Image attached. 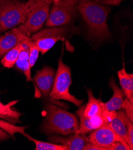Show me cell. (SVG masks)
<instances>
[{
  "mask_svg": "<svg viewBox=\"0 0 133 150\" xmlns=\"http://www.w3.org/2000/svg\"><path fill=\"white\" fill-rule=\"evenodd\" d=\"M77 11L82 17L88 37L96 42H102L112 37L107 24L111 8L99 0H77Z\"/></svg>",
  "mask_w": 133,
  "mask_h": 150,
  "instance_id": "obj_1",
  "label": "cell"
},
{
  "mask_svg": "<svg viewBox=\"0 0 133 150\" xmlns=\"http://www.w3.org/2000/svg\"><path fill=\"white\" fill-rule=\"evenodd\" d=\"M80 126L79 118L76 115L49 104L46 108V115L41 126V131L46 134L68 136L76 133Z\"/></svg>",
  "mask_w": 133,
  "mask_h": 150,
  "instance_id": "obj_2",
  "label": "cell"
},
{
  "mask_svg": "<svg viewBox=\"0 0 133 150\" xmlns=\"http://www.w3.org/2000/svg\"><path fill=\"white\" fill-rule=\"evenodd\" d=\"M32 1L0 0V33L23 24L26 21Z\"/></svg>",
  "mask_w": 133,
  "mask_h": 150,
  "instance_id": "obj_3",
  "label": "cell"
},
{
  "mask_svg": "<svg viewBox=\"0 0 133 150\" xmlns=\"http://www.w3.org/2000/svg\"><path fill=\"white\" fill-rule=\"evenodd\" d=\"M79 31L78 27L69 24L42 29L33 34L31 38L36 44L39 52L44 54L50 50L58 41L69 38L74 34H78Z\"/></svg>",
  "mask_w": 133,
  "mask_h": 150,
  "instance_id": "obj_4",
  "label": "cell"
},
{
  "mask_svg": "<svg viewBox=\"0 0 133 150\" xmlns=\"http://www.w3.org/2000/svg\"><path fill=\"white\" fill-rule=\"evenodd\" d=\"M72 83L70 69L63 63L62 57H61L58 61L57 70L49 94L50 98L54 100H67L80 107L84 100L77 99L70 93L69 87Z\"/></svg>",
  "mask_w": 133,
  "mask_h": 150,
  "instance_id": "obj_5",
  "label": "cell"
},
{
  "mask_svg": "<svg viewBox=\"0 0 133 150\" xmlns=\"http://www.w3.org/2000/svg\"><path fill=\"white\" fill-rule=\"evenodd\" d=\"M53 0H37L31 1V8L25 22L18 29L25 35H30L41 29L49 17L50 6Z\"/></svg>",
  "mask_w": 133,
  "mask_h": 150,
  "instance_id": "obj_6",
  "label": "cell"
},
{
  "mask_svg": "<svg viewBox=\"0 0 133 150\" xmlns=\"http://www.w3.org/2000/svg\"><path fill=\"white\" fill-rule=\"evenodd\" d=\"M77 0H53L46 26L48 28L70 24L77 14Z\"/></svg>",
  "mask_w": 133,
  "mask_h": 150,
  "instance_id": "obj_7",
  "label": "cell"
},
{
  "mask_svg": "<svg viewBox=\"0 0 133 150\" xmlns=\"http://www.w3.org/2000/svg\"><path fill=\"white\" fill-rule=\"evenodd\" d=\"M87 138L88 142L103 147L105 150H107V148L115 142H125L105 123L98 129L92 131Z\"/></svg>",
  "mask_w": 133,
  "mask_h": 150,
  "instance_id": "obj_8",
  "label": "cell"
},
{
  "mask_svg": "<svg viewBox=\"0 0 133 150\" xmlns=\"http://www.w3.org/2000/svg\"><path fill=\"white\" fill-rule=\"evenodd\" d=\"M55 77V70L51 67L45 66L37 71L34 81L44 97L49 96Z\"/></svg>",
  "mask_w": 133,
  "mask_h": 150,
  "instance_id": "obj_9",
  "label": "cell"
},
{
  "mask_svg": "<svg viewBox=\"0 0 133 150\" xmlns=\"http://www.w3.org/2000/svg\"><path fill=\"white\" fill-rule=\"evenodd\" d=\"M49 141L54 144H61L65 146L66 150H83L84 147L88 142L85 134L74 133L68 137L51 136Z\"/></svg>",
  "mask_w": 133,
  "mask_h": 150,
  "instance_id": "obj_10",
  "label": "cell"
},
{
  "mask_svg": "<svg viewBox=\"0 0 133 150\" xmlns=\"http://www.w3.org/2000/svg\"><path fill=\"white\" fill-rule=\"evenodd\" d=\"M84 105H81L76 113L79 118L80 126L77 133L86 134L88 132H92L104 124V121L101 114L96 115L91 117H87L84 115L83 111Z\"/></svg>",
  "mask_w": 133,
  "mask_h": 150,
  "instance_id": "obj_11",
  "label": "cell"
},
{
  "mask_svg": "<svg viewBox=\"0 0 133 150\" xmlns=\"http://www.w3.org/2000/svg\"><path fill=\"white\" fill-rule=\"evenodd\" d=\"M24 35L18 28H14L0 36V59L18 45Z\"/></svg>",
  "mask_w": 133,
  "mask_h": 150,
  "instance_id": "obj_12",
  "label": "cell"
},
{
  "mask_svg": "<svg viewBox=\"0 0 133 150\" xmlns=\"http://www.w3.org/2000/svg\"><path fill=\"white\" fill-rule=\"evenodd\" d=\"M109 86L112 89L113 94L112 97L107 102L104 103V108L108 111H117L121 109L122 103L125 98V95L115 82L114 79L112 77L109 80Z\"/></svg>",
  "mask_w": 133,
  "mask_h": 150,
  "instance_id": "obj_13",
  "label": "cell"
},
{
  "mask_svg": "<svg viewBox=\"0 0 133 150\" xmlns=\"http://www.w3.org/2000/svg\"><path fill=\"white\" fill-rule=\"evenodd\" d=\"M88 96V102L85 105L83 114L87 117H91L96 115L101 114L105 110L104 102L101 99H96L91 89H87Z\"/></svg>",
  "mask_w": 133,
  "mask_h": 150,
  "instance_id": "obj_14",
  "label": "cell"
},
{
  "mask_svg": "<svg viewBox=\"0 0 133 150\" xmlns=\"http://www.w3.org/2000/svg\"><path fill=\"white\" fill-rule=\"evenodd\" d=\"M30 37L24 35L22 41L16 46L9 50L1 60V64L7 68H12L17 61L20 52L27 46V42Z\"/></svg>",
  "mask_w": 133,
  "mask_h": 150,
  "instance_id": "obj_15",
  "label": "cell"
},
{
  "mask_svg": "<svg viewBox=\"0 0 133 150\" xmlns=\"http://www.w3.org/2000/svg\"><path fill=\"white\" fill-rule=\"evenodd\" d=\"M117 75L125 96L133 103V74L128 73L123 67L117 72Z\"/></svg>",
  "mask_w": 133,
  "mask_h": 150,
  "instance_id": "obj_16",
  "label": "cell"
},
{
  "mask_svg": "<svg viewBox=\"0 0 133 150\" xmlns=\"http://www.w3.org/2000/svg\"><path fill=\"white\" fill-rule=\"evenodd\" d=\"M18 101L19 100L11 101L5 105L0 100V118L5 119L6 120L12 123L20 122L19 117L21 116L22 114L13 108V106L17 103Z\"/></svg>",
  "mask_w": 133,
  "mask_h": 150,
  "instance_id": "obj_17",
  "label": "cell"
},
{
  "mask_svg": "<svg viewBox=\"0 0 133 150\" xmlns=\"http://www.w3.org/2000/svg\"><path fill=\"white\" fill-rule=\"evenodd\" d=\"M122 109L117 110L116 115L108 124L116 134L121 137L127 143L128 142L127 130L122 115Z\"/></svg>",
  "mask_w": 133,
  "mask_h": 150,
  "instance_id": "obj_18",
  "label": "cell"
},
{
  "mask_svg": "<svg viewBox=\"0 0 133 150\" xmlns=\"http://www.w3.org/2000/svg\"><path fill=\"white\" fill-rule=\"evenodd\" d=\"M16 67L22 71L26 77L27 81H31V71L29 62V48L26 46L19 53L18 58L15 63Z\"/></svg>",
  "mask_w": 133,
  "mask_h": 150,
  "instance_id": "obj_19",
  "label": "cell"
},
{
  "mask_svg": "<svg viewBox=\"0 0 133 150\" xmlns=\"http://www.w3.org/2000/svg\"><path fill=\"white\" fill-rule=\"evenodd\" d=\"M27 127L28 126H15L11 124V123L3 120L2 119H0V128H1L4 131L7 132L8 134H10V136L11 137H13L14 134L15 133H19L22 134V135L25 136L26 138H27L29 134L25 133V130Z\"/></svg>",
  "mask_w": 133,
  "mask_h": 150,
  "instance_id": "obj_20",
  "label": "cell"
},
{
  "mask_svg": "<svg viewBox=\"0 0 133 150\" xmlns=\"http://www.w3.org/2000/svg\"><path fill=\"white\" fill-rule=\"evenodd\" d=\"M29 141L33 142L35 145V150H66L65 146L62 145L52 142H46L33 138L30 135L27 136Z\"/></svg>",
  "mask_w": 133,
  "mask_h": 150,
  "instance_id": "obj_21",
  "label": "cell"
},
{
  "mask_svg": "<svg viewBox=\"0 0 133 150\" xmlns=\"http://www.w3.org/2000/svg\"><path fill=\"white\" fill-rule=\"evenodd\" d=\"M29 48V62L31 68H32L38 59L39 50L35 42L30 38L27 42Z\"/></svg>",
  "mask_w": 133,
  "mask_h": 150,
  "instance_id": "obj_22",
  "label": "cell"
},
{
  "mask_svg": "<svg viewBox=\"0 0 133 150\" xmlns=\"http://www.w3.org/2000/svg\"><path fill=\"white\" fill-rule=\"evenodd\" d=\"M122 118L127 130V137H128L127 144L129 145L131 150H132L133 149V125H132V123L127 118L124 112V111L123 110H122Z\"/></svg>",
  "mask_w": 133,
  "mask_h": 150,
  "instance_id": "obj_23",
  "label": "cell"
},
{
  "mask_svg": "<svg viewBox=\"0 0 133 150\" xmlns=\"http://www.w3.org/2000/svg\"><path fill=\"white\" fill-rule=\"evenodd\" d=\"M121 109L124 111L127 118L133 123V103L131 102L127 98H124L122 103Z\"/></svg>",
  "mask_w": 133,
  "mask_h": 150,
  "instance_id": "obj_24",
  "label": "cell"
},
{
  "mask_svg": "<svg viewBox=\"0 0 133 150\" xmlns=\"http://www.w3.org/2000/svg\"><path fill=\"white\" fill-rule=\"evenodd\" d=\"M107 150H131L125 142H116L107 148Z\"/></svg>",
  "mask_w": 133,
  "mask_h": 150,
  "instance_id": "obj_25",
  "label": "cell"
},
{
  "mask_svg": "<svg viewBox=\"0 0 133 150\" xmlns=\"http://www.w3.org/2000/svg\"><path fill=\"white\" fill-rule=\"evenodd\" d=\"M83 150H105V149L103 147L88 142L84 147Z\"/></svg>",
  "mask_w": 133,
  "mask_h": 150,
  "instance_id": "obj_26",
  "label": "cell"
},
{
  "mask_svg": "<svg viewBox=\"0 0 133 150\" xmlns=\"http://www.w3.org/2000/svg\"><path fill=\"white\" fill-rule=\"evenodd\" d=\"M10 137V135L7 132L4 131L1 128H0V141L6 140Z\"/></svg>",
  "mask_w": 133,
  "mask_h": 150,
  "instance_id": "obj_27",
  "label": "cell"
},
{
  "mask_svg": "<svg viewBox=\"0 0 133 150\" xmlns=\"http://www.w3.org/2000/svg\"><path fill=\"white\" fill-rule=\"evenodd\" d=\"M27 1H37V0H27Z\"/></svg>",
  "mask_w": 133,
  "mask_h": 150,
  "instance_id": "obj_28",
  "label": "cell"
}]
</instances>
